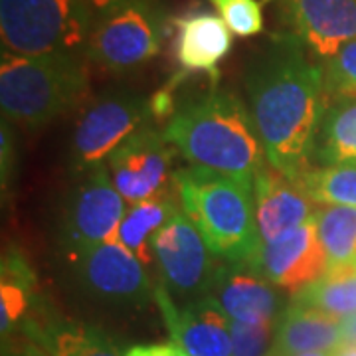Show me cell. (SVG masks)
Returning <instances> with one entry per match:
<instances>
[{"instance_id":"cell-31","label":"cell","mask_w":356,"mask_h":356,"mask_svg":"<svg viewBox=\"0 0 356 356\" xmlns=\"http://www.w3.org/2000/svg\"><path fill=\"white\" fill-rule=\"evenodd\" d=\"M129 2H133V0H86V4L89 6V10H91L93 16H95V20H97V18H102L103 14L111 13V10L119 8V6H123V4H129Z\"/></svg>"},{"instance_id":"cell-23","label":"cell","mask_w":356,"mask_h":356,"mask_svg":"<svg viewBox=\"0 0 356 356\" xmlns=\"http://www.w3.org/2000/svg\"><path fill=\"white\" fill-rule=\"evenodd\" d=\"M315 226L323 243L329 267L356 264V208L317 206Z\"/></svg>"},{"instance_id":"cell-33","label":"cell","mask_w":356,"mask_h":356,"mask_svg":"<svg viewBox=\"0 0 356 356\" xmlns=\"http://www.w3.org/2000/svg\"><path fill=\"white\" fill-rule=\"evenodd\" d=\"M334 356H356V344L355 343L343 344L341 348H337V350H334Z\"/></svg>"},{"instance_id":"cell-2","label":"cell","mask_w":356,"mask_h":356,"mask_svg":"<svg viewBox=\"0 0 356 356\" xmlns=\"http://www.w3.org/2000/svg\"><path fill=\"white\" fill-rule=\"evenodd\" d=\"M163 133L188 165L226 177L254 182L267 163L250 107L216 86L202 97L182 103Z\"/></svg>"},{"instance_id":"cell-26","label":"cell","mask_w":356,"mask_h":356,"mask_svg":"<svg viewBox=\"0 0 356 356\" xmlns=\"http://www.w3.org/2000/svg\"><path fill=\"white\" fill-rule=\"evenodd\" d=\"M275 325L277 321H266V323L232 321V356H273Z\"/></svg>"},{"instance_id":"cell-35","label":"cell","mask_w":356,"mask_h":356,"mask_svg":"<svg viewBox=\"0 0 356 356\" xmlns=\"http://www.w3.org/2000/svg\"><path fill=\"white\" fill-rule=\"evenodd\" d=\"M273 356H277V355H273Z\"/></svg>"},{"instance_id":"cell-27","label":"cell","mask_w":356,"mask_h":356,"mask_svg":"<svg viewBox=\"0 0 356 356\" xmlns=\"http://www.w3.org/2000/svg\"><path fill=\"white\" fill-rule=\"evenodd\" d=\"M222 20L242 38H252L264 32V10L257 0H210Z\"/></svg>"},{"instance_id":"cell-22","label":"cell","mask_w":356,"mask_h":356,"mask_svg":"<svg viewBox=\"0 0 356 356\" xmlns=\"http://www.w3.org/2000/svg\"><path fill=\"white\" fill-rule=\"evenodd\" d=\"M293 301L315 307L332 317H356V264L329 267L317 281L295 293Z\"/></svg>"},{"instance_id":"cell-32","label":"cell","mask_w":356,"mask_h":356,"mask_svg":"<svg viewBox=\"0 0 356 356\" xmlns=\"http://www.w3.org/2000/svg\"><path fill=\"white\" fill-rule=\"evenodd\" d=\"M346 339L348 343L356 344V317L346 318Z\"/></svg>"},{"instance_id":"cell-4","label":"cell","mask_w":356,"mask_h":356,"mask_svg":"<svg viewBox=\"0 0 356 356\" xmlns=\"http://www.w3.org/2000/svg\"><path fill=\"white\" fill-rule=\"evenodd\" d=\"M89 88L83 56H18L2 51L0 107L22 127L38 129L86 99Z\"/></svg>"},{"instance_id":"cell-19","label":"cell","mask_w":356,"mask_h":356,"mask_svg":"<svg viewBox=\"0 0 356 356\" xmlns=\"http://www.w3.org/2000/svg\"><path fill=\"white\" fill-rule=\"evenodd\" d=\"M346 343V318L332 317L315 307L291 301L277 318L273 355L293 356L313 350L334 353Z\"/></svg>"},{"instance_id":"cell-14","label":"cell","mask_w":356,"mask_h":356,"mask_svg":"<svg viewBox=\"0 0 356 356\" xmlns=\"http://www.w3.org/2000/svg\"><path fill=\"white\" fill-rule=\"evenodd\" d=\"M283 24L318 58L327 60L356 40V0H271Z\"/></svg>"},{"instance_id":"cell-11","label":"cell","mask_w":356,"mask_h":356,"mask_svg":"<svg viewBox=\"0 0 356 356\" xmlns=\"http://www.w3.org/2000/svg\"><path fill=\"white\" fill-rule=\"evenodd\" d=\"M172 149L165 133L145 125L107 159L115 188L125 202L139 204L168 191L165 186L170 177Z\"/></svg>"},{"instance_id":"cell-15","label":"cell","mask_w":356,"mask_h":356,"mask_svg":"<svg viewBox=\"0 0 356 356\" xmlns=\"http://www.w3.org/2000/svg\"><path fill=\"white\" fill-rule=\"evenodd\" d=\"M208 299H212L226 313V317L240 323L277 321L283 313L280 287L250 261H224L218 266Z\"/></svg>"},{"instance_id":"cell-20","label":"cell","mask_w":356,"mask_h":356,"mask_svg":"<svg viewBox=\"0 0 356 356\" xmlns=\"http://www.w3.org/2000/svg\"><path fill=\"white\" fill-rule=\"evenodd\" d=\"M311 159L321 166L356 163V95L325 99Z\"/></svg>"},{"instance_id":"cell-25","label":"cell","mask_w":356,"mask_h":356,"mask_svg":"<svg viewBox=\"0 0 356 356\" xmlns=\"http://www.w3.org/2000/svg\"><path fill=\"white\" fill-rule=\"evenodd\" d=\"M325 99L356 95V40L346 42L323 64Z\"/></svg>"},{"instance_id":"cell-12","label":"cell","mask_w":356,"mask_h":356,"mask_svg":"<svg viewBox=\"0 0 356 356\" xmlns=\"http://www.w3.org/2000/svg\"><path fill=\"white\" fill-rule=\"evenodd\" d=\"M154 303L180 350L188 356H232V318L212 299L180 303L156 285Z\"/></svg>"},{"instance_id":"cell-7","label":"cell","mask_w":356,"mask_h":356,"mask_svg":"<svg viewBox=\"0 0 356 356\" xmlns=\"http://www.w3.org/2000/svg\"><path fill=\"white\" fill-rule=\"evenodd\" d=\"M151 117V99L131 89H109L91 99L77 117L72 133V172L81 175L103 165Z\"/></svg>"},{"instance_id":"cell-16","label":"cell","mask_w":356,"mask_h":356,"mask_svg":"<svg viewBox=\"0 0 356 356\" xmlns=\"http://www.w3.org/2000/svg\"><path fill=\"white\" fill-rule=\"evenodd\" d=\"M255 222L259 243L275 242L283 234L299 228L315 216V204L291 178L269 163L254 177Z\"/></svg>"},{"instance_id":"cell-24","label":"cell","mask_w":356,"mask_h":356,"mask_svg":"<svg viewBox=\"0 0 356 356\" xmlns=\"http://www.w3.org/2000/svg\"><path fill=\"white\" fill-rule=\"evenodd\" d=\"M293 182L315 204L356 208V163L309 166Z\"/></svg>"},{"instance_id":"cell-34","label":"cell","mask_w":356,"mask_h":356,"mask_svg":"<svg viewBox=\"0 0 356 356\" xmlns=\"http://www.w3.org/2000/svg\"><path fill=\"white\" fill-rule=\"evenodd\" d=\"M293 356H334V353H325V350H313V353H301Z\"/></svg>"},{"instance_id":"cell-28","label":"cell","mask_w":356,"mask_h":356,"mask_svg":"<svg viewBox=\"0 0 356 356\" xmlns=\"http://www.w3.org/2000/svg\"><path fill=\"white\" fill-rule=\"evenodd\" d=\"M0 147H2V188L8 186V177L13 175L14 163V139L13 131L8 123H2V135H0Z\"/></svg>"},{"instance_id":"cell-30","label":"cell","mask_w":356,"mask_h":356,"mask_svg":"<svg viewBox=\"0 0 356 356\" xmlns=\"http://www.w3.org/2000/svg\"><path fill=\"white\" fill-rule=\"evenodd\" d=\"M4 356H50L38 344L28 341V343H10L4 344Z\"/></svg>"},{"instance_id":"cell-17","label":"cell","mask_w":356,"mask_h":356,"mask_svg":"<svg viewBox=\"0 0 356 356\" xmlns=\"http://www.w3.org/2000/svg\"><path fill=\"white\" fill-rule=\"evenodd\" d=\"M172 30H177L175 54L180 72L186 76L208 74L212 81H216L220 76L218 64L234 46V32L228 24L204 8H194L172 18Z\"/></svg>"},{"instance_id":"cell-21","label":"cell","mask_w":356,"mask_h":356,"mask_svg":"<svg viewBox=\"0 0 356 356\" xmlns=\"http://www.w3.org/2000/svg\"><path fill=\"white\" fill-rule=\"evenodd\" d=\"M178 202L172 192L165 191L149 200L133 204L121 220L115 238L135 254L145 267L154 266L153 240L156 232L165 226L170 218L177 214Z\"/></svg>"},{"instance_id":"cell-13","label":"cell","mask_w":356,"mask_h":356,"mask_svg":"<svg viewBox=\"0 0 356 356\" xmlns=\"http://www.w3.org/2000/svg\"><path fill=\"white\" fill-rule=\"evenodd\" d=\"M250 264L280 289L299 293L329 269V257L318 240L315 218L283 234L275 242L259 243Z\"/></svg>"},{"instance_id":"cell-29","label":"cell","mask_w":356,"mask_h":356,"mask_svg":"<svg viewBox=\"0 0 356 356\" xmlns=\"http://www.w3.org/2000/svg\"><path fill=\"white\" fill-rule=\"evenodd\" d=\"M125 356H188L184 350H180L177 344L159 343V344H137L131 346Z\"/></svg>"},{"instance_id":"cell-1","label":"cell","mask_w":356,"mask_h":356,"mask_svg":"<svg viewBox=\"0 0 356 356\" xmlns=\"http://www.w3.org/2000/svg\"><path fill=\"white\" fill-rule=\"evenodd\" d=\"M291 32L269 36L245 67L248 107L267 163L297 180L311 166L313 140L325 105L323 65L309 60Z\"/></svg>"},{"instance_id":"cell-8","label":"cell","mask_w":356,"mask_h":356,"mask_svg":"<svg viewBox=\"0 0 356 356\" xmlns=\"http://www.w3.org/2000/svg\"><path fill=\"white\" fill-rule=\"evenodd\" d=\"M79 180L65 200L58 242L67 259L115 238L121 220L127 214L125 198L115 188L105 165L77 175Z\"/></svg>"},{"instance_id":"cell-5","label":"cell","mask_w":356,"mask_h":356,"mask_svg":"<svg viewBox=\"0 0 356 356\" xmlns=\"http://www.w3.org/2000/svg\"><path fill=\"white\" fill-rule=\"evenodd\" d=\"M86 0H0L2 51L83 56L95 26Z\"/></svg>"},{"instance_id":"cell-18","label":"cell","mask_w":356,"mask_h":356,"mask_svg":"<svg viewBox=\"0 0 356 356\" xmlns=\"http://www.w3.org/2000/svg\"><path fill=\"white\" fill-rule=\"evenodd\" d=\"M22 332L50 356H123L99 329L40 305L24 318Z\"/></svg>"},{"instance_id":"cell-10","label":"cell","mask_w":356,"mask_h":356,"mask_svg":"<svg viewBox=\"0 0 356 356\" xmlns=\"http://www.w3.org/2000/svg\"><path fill=\"white\" fill-rule=\"evenodd\" d=\"M74 275L89 297L115 307H140L154 299L147 267L117 238L72 259Z\"/></svg>"},{"instance_id":"cell-6","label":"cell","mask_w":356,"mask_h":356,"mask_svg":"<svg viewBox=\"0 0 356 356\" xmlns=\"http://www.w3.org/2000/svg\"><path fill=\"white\" fill-rule=\"evenodd\" d=\"M172 18L156 0H133L103 14L93 26L86 60L111 74H127L163 50Z\"/></svg>"},{"instance_id":"cell-9","label":"cell","mask_w":356,"mask_h":356,"mask_svg":"<svg viewBox=\"0 0 356 356\" xmlns=\"http://www.w3.org/2000/svg\"><path fill=\"white\" fill-rule=\"evenodd\" d=\"M153 254L161 285L177 301L186 303L208 297L218 271L216 255L184 210H178L156 232Z\"/></svg>"},{"instance_id":"cell-3","label":"cell","mask_w":356,"mask_h":356,"mask_svg":"<svg viewBox=\"0 0 356 356\" xmlns=\"http://www.w3.org/2000/svg\"><path fill=\"white\" fill-rule=\"evenodd\" d=\"M172 186L218 259L242 264L254 257L259 248L254 182L186 166L172 175Z\"/></svg>"}]
</instances>
